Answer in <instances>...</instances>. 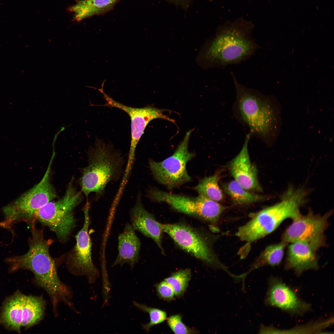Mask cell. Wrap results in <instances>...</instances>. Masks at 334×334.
Listing matches in <instances>:
<instances>
[{"mask_svg": "<svg viewBox=\"0 0 334 334\" xmlns=\"http://www.w3.org/2000/svg\"><path fill=\"white\" fill-rule=\"evenodd\" d=\"M158 296L161 299L167 301L174 299L175 293L171 285L166 281H162L155 285Z\"/></svg>", "mask_w": 334, "mask_h": 334, "instance_id": "29", "label": "cell"}, {"mask_svg": "<svg viewBox=\"0 0 334 334\" xmlns=\"http://www.w3.org/2000/svg\"><path fill=\"white\" fill-rule=\"evenodd\" d=\"M173 2L177 3L178 4H181L183 5L184 4H186V3H187L188 0H170ZM210 1H212L213 0H209Z\"/></svg>", "mask_w": 334, "mask_h": 334, "instance_id": "30", "label": "cell"}, {"mask_svg": "<svg viewBox=\"0 0 334 334\" xmlns=\"http://www.w3.org/2000/svg\"><path fill=\"white\" fill-rule=\"evenodd\" d=\"M9 227V224L6 221L0 222V227H4L8 228Z\"/></svg>", "mask_w": 334, "mask_h": 334, "instance_id": "31", "label": "cell"}, {"mask_svg": "<svg viewBox=\"0 0 334 334\" xmlns=\"http://www.w3.org/2000/svg\"><path fill=\"white\" fill-rule=\"evenodd\" d=\"M287 243L282 241L278 243L268 246L253 265L250 270L265 265L274 267L279 265L283 259Z\"/></svg>", "mask_w": 334, "mask_h": 334, "instance_id": "24", "label": "cell"}, {"mask_svg": "<svg viewBox=\"0 0 334 334\" xmlns=\"http://www.w3.org/2000/svg\"><path fill=\"white\" fill-rule=\"evenodd\" d=\"M27 297L17 291L6 299L0 315V323L8 329L20 332Z\"/></svg>", "mask_w": 334, "mask_h": 334, "instance_id": "19", "label": "cell"}, {"mask_svg": "<svg viewBox=\"0 0 334 334\" xmlns=\"http://www.w3.org/2000/svg\"><path fill=\"white\" fill-rule=\"evenodd\" d=\"M121 0H81L69 8L74 13L75 20L79 21L94 15L104 14L110 11Z\"/></svg>", "mask_w": 334, "mask_h": 334, "instance_id": "20", "label": "cell"}, {"mask_svg": "<svg viewBox=\"0 0 334 334\" xmlns=\"http://www.w3.org/2000/svg\"><path fill=\"white\" fill-rule=\"evenodd\" d=\"M235 91L233 115L241 124L249 130L251 137L265 141L270 138L274 120L269 99L258 90L240 83L231 74Z\"/></svg>", "mask_w": 334, "mask_h": 334, "instance_id": "3", "label": "cell"}, {"mask_svg": "<svg viewBox=\"0 0 334 334\" xmlns=\"http://www.w3.org/2000/svg\"><path fill=\"white\" fill-rule=\"evenodd\" d=\"M72 181L62 198L48 203L35 213L36 220L49 228L62 242L67 241L75 226L74 210L82 201V192L76 190Z\"/></svg>", "mask_w": 334, "mask_h": 334, "instance_id": "6", "label": "cell"}, {"mask_svg": "<svg viewBox=\"0 0 334 334\" xmlns=\"http://www.w3.org/2000/svg\"><path fill=\"white\" fill-rule=\"evenodd\" d=\"M331 214V212H329L321 215L315 214L309 210L306 215H301L293 220L283 233L282 241L287 243L302 242L316 251L325 245L324 233Z\"/></svg>", "mask_w": 334, "mask_h": 334, "instance_id": "11", "label": "cell"}, {"mask_svg": "<svg viewBox=\"0 0 334 334\" xmlns=\"http://www.w3.org/2000/svg\"><path fill=\"white\" fill-rule=\"evenodd\" d=\"M130 216L131 224L135 230L152 238L164 253L161 244L163 232L154 216L144 208L140 193L137 195L136 203L130 211Z\"/></svg>", "mask_w": 334, "mask_h": 334, "instance_id": "16", "label": "cell"}, {"mask_svg": "<svg viewBox=\"0 0 334 334\" xmlns=\"http://www.w3.org/2000/svg\"><path fill=\"white\" fill-rule=\"evenodd\" d=\"M104 84L101 88H96L103 95L106 103L103 105L118 108L126 112L131 120V140L129 154L134 156L137 145L148 123L152 120L160 118L174 122L173 119L165 115L163 109L152 107L135 108L118 102L107 95L103 89Z\"/></svg>", "mask_w": 334, "mask_h": 334, "instance_id": "13", "label": "cell"}, {"mask_svg": "<svg viewBox=\"0 0 334 334\" xmlns=\"http://www.w3.org/2000/svg\"><path fill=\"white\" fill-rule=\"evenodd\" d=\"M54 156V154L41 181L13 203L4 208L6 220L11 223L23 221L31 226L36 221L35 218L36 212L57 197L50 181V170Z\"/></svg>", "mask_w": 334, "mask_h": 334, "instance_id": "7", "label": "cell"}, {"mask_svg": "<svg viewBox=\"0 0 334 334\" xmlns=\"http://www.w3.org/2000/svg\"><path fill=\"white\" fill-rule=\"evenodd\" d=\"M148 196L151 200L165 203L174 210L216 223L219 221L225 207L202 195L193 197L151 188Z\"/></svg>", "mask_w": 334, "mask_h": 334, "instance_id": "8", "label": "cell"}, {"mask_svg": "<svg viewBox=\"0 0 334 334\" xmlns=\"http://www.w3.org/2000/svg\"><path fill=\"white\" fill-rule=\"evenodd\" d=\"M223 186L225 192L237 204H249L264 200L266 198L264 196L248 191L235 180L225 184Z\"/></svg>", "mask_w": 334, "mask_h": 334, "instance_id": "23", "label": "cell"}, {"mask_svg": "<svg viewBox=\"0 0 334 334\" xmlns=\"http://www.w3.org/2000/svg\"><path fill=\"white\" fill-rule=\"evenodd\" d=\"M251 138L250 132L246 134L241 149L230 161L229 167L234 180L244 188L262 192V188L258 179L257 168L251 163L249 155L248 144Z\"/></svg>", "mask_w": 334, "mask_h": 334, "instance_id": "15", "label": "cell"}, {"mask_svg": "<svg viewBox=\"0 0 334 334\" xmlns=\"http://www.w3.org/2000/svg\"><path fill=\"white\" fill-rule=\"evenodd\" d=\"M191 277V271L187 268L180 270L173 273L164 280L172 287L175 296L179 298L185 292Z\"/></svg>", "mask_w": 334, "mask_h": 334, "instance_id": "26", "label": "cell"}, {"mask_svg": "<svg viewBox=\"0 0 334 334\" xmlns=\"http://www.w3.org/2000/svg\"><path fill=\"white\" fill-rule=\"evenodd\" d=\"M333 318L331 317L326 319L310 322L304 324L285 330L279 329L272 326L264 325L262 328V331L264 334L322 333L324 329L333 324Z\"/></svg>", "mask_w": 334, "mask_h": 334, "instance_id": "21", "label": "cell"}, {"mask_svg": "<svg viewBox=\"0 0 334 334\" xmlns=\"http://www.w3.org/2000/svg\"><path fill=\"white\" fill-rule=\"evenodd\" d=\"M191 132L190 130L186 133L170 156L159 162L149 160V167L154 178L169 190L178 187L191 180L186 169L187 163L195 156L188 149Z\"/></svg>", "mask_w": 334, "mask_h": 334, "instance_id": "9", "label": "cell"}, {"mask_svg": "<svg viewBox=\"0 0 334 334\" xmlns=\"http://www.w3.org/2000/svg\"><path fill=\"white\" fill-rule=\"evenodd\" d=\"M118 241V254L111 267L126 263L133 268L139 260L141 243L131 224L126 225Z\"/></svg>", "mask_w": 334, "mask_h": 334, "instance_id": "18", "label": "cell"}, {"mask_svg": "<svg viewBox=\"0 0 334 334\" xmlns=\"http://www.w3.org/2000/svg\"><path fill=\"white\" fill-rule=\"evenodd\" d=\"M290 243L288 247L285 269L292 270L299 276L304 271L318 268L316 251L302 242H295Z\"/></svg>", "mask_w": 334, "mask_h": 334, "instance_id": "17", "label": "cell"}, {"mask_svg": "<svg viewBox=\"0 0 334 334\" xmlns=\"http://www.w3.org/2000/svg\"><path fill=\"white\" fill-rule=\"evenodd\" d=\"M89 208V203L87 201L83 209V225L75 236L76 243L67 255L66 263L71 269L86 276L89 282L93 283L100 274L92 259V244L88 233L90 223Z\"/></svg>", "mask_w": 334, "mask_h": 334, "instance_id": "12", "label": "cell"}, {"mask_svg": "<svg viewBox=\"0 0 334 334\" xmlns=\"http://www.w3.org/2000/svg\"><path fill=\"white\" fill-rule=\"evenodd\" d=\"M88 158V165L83 169L80 179L81 191L86 197L94 192L97 199L102 195L109 182L120 178L124 161L111 145L98 139L95 146L89 149Z\"/></svg>", "mask_w": 334, "mask_h": 334, "instance_id": "5", "label": "cell"}, {"mask_svg": "<svg viewBox=\"0 0 334 334\" xmlns=\"http://www.w3.org/2000/svg\"><path fill=\"white\" fill-rule=\"evenodd\" d=\"M254 28L251 22L240 19L220 25L202 47L198 58L201 66L222 68L250 59L260 47L252 36Z\"/></svg>", "mask_w": 334, "mask_h": 334, "instance_id": "1", "label": "cell"}, {"mask_svg": "<svg viewBox=\"0 0 334 334\" xmlns=\"http://www.w3.org/2000/svg\"><path fill=\"white\" fill-rule=\"evenodd\" d=\"M158 224L180 248L206 263L231 273L218 259L208 242L200 233L182 223Z\"/></svg>", "mask_w": 334, "mask_h": 334, "instance_id": "10", "label": "cell"}, {"mask_svg": "<svg viewBox=\"0 0 334 334\" xmlns=\"http://www.w3.org/2000/svg\"><path fill=\"white\" fill-rule=\"evenodd\" d=\"M265 300L268 306L278 308L290 314L302 316L311 309V305L301 299L282 280L270 277Z\"/></svg>", "mask_w": 334, "mask_h": 334, "instance_id": "14", "label": "cell"}, {"mask_svg": "<svg viewBox=\"0 0 334 334\" xmlns=\"http://www.w3.org/2000/svg\"><path fill=\"white\" fill-rule=\"evenodd\" d=\"M219 177L217 173L205 177L199 181L193 188L198 195H202L217 202L222 201L224 197L218 184Z\"/></svg>", "mask_w": 334, "mask_h": 334, "instance_id": "25", "label": "cell"}, {"mask_svg": "<svg viewBox=\"0 0 334 334\" xmlns=\"http://www.w3.org/2000/svg\"><path fill=\"white\" fill-rule=\"evenodd\" d=\"M306 193L302 189L289 187L281 200L258 212L250 220L240 227L236 235L241 240L252 242L274 231L285 220H294L301 215L300 208L305 203Z\"/></svg>", "mask_w": 334, "mask_h": 334, "instance_id": "4", "label": "cell"}, {"mask_svg": "<svg viewBox=\"0 0 334 334\" xmlns=\"http://www.w3.org/2000/svg\"><path fill=\"white\" fill-rule=\"evenodd\" d=\"M35 223L31 226L32 235L27 252L6 260L12 270L22 268L32 271L36 283L47 292L52 304L56 305L60 301H66L70 293L59 278L54 261L50 254L53 240L45 238L43 231L36 227Z\"/></svg>", "mask_w": 334, "mask_h": 334, "instance_id": "2", "label": "cell"}, {"mask_svg": "<svg viewBox=\"0 0 334 334\" xmlns=\"http://www.w3.org/2000/svg\"><path fill=\"white\" fill-rule=\"evenodd\" d=\"M168 325L173 333L176 334H190L198 333V331L186 325L182 321L180 314L173 315L167 318Z\"/></svg>", "mask_w": 334, "mask_h": 334, "instance_id": "28", "label": "cell"}, {"mask_svg": "<svg viewBox=\"0 0 334 334\" xmlns=\"http://www.w3.org/2000/svg\"><path fill=\"white\" fill-rule=\"evenodd\" d=\"M45 305V302L42 297L27 296L21 326L28 328L39 322L43 316Z\"/></svg>", "mask_w": 334, "mask_h": 334, "instance_id": "22", "label": "cell"}, {"mask_svg": "<svg viewBox=\"0 0 334 334\" xmlns=\"http://www.w3.org/2000/svg\"><path fill=\"white\" fill-rule=\"evenodd\" d=\"M133 305L138 310L147 313L149 315V322L148 323L142 325V328L146 332H148L153 326L163 322L167 319L166 312L161 310L150 307L135 301H133Z\"/></svg>", "mask_w": 334, "mask_h": 334, "instance_id": "27", "label": "cell"}]
</instances>
